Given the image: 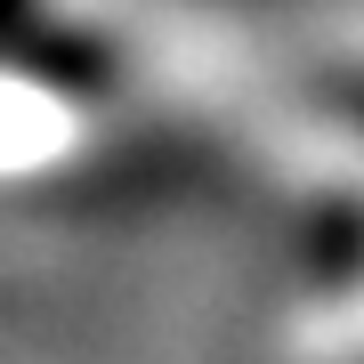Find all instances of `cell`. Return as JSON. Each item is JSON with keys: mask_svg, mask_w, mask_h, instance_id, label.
<instances>
[{"mask_svg": "<svg viewBox=\"0 0 364 364\" xmlns=\"http://www.w3.org/2000/svg\"><path fill=\"white\" fill-rule=\"evenodd\" d=\"M308 267L324 284H356L364 275V210L356 203H324L308 227Z\"/></svg>", "mask_w": 364, "mask_h": 364, "instance_id": "6da1fadb", "label": "cell"}, {"mask_svg": "<svg viewBox=\"0 0 364 364\" xmlns=\"http://www.w3.org/2000/svg\"><path fill=\"white\" fill-rule=\"evenodd\" d=\"M332 97H340V105H348V114L364 122V73H348V81H340V90H332Z\"/></svg>", "mask_w": 364, "mask_h": 364, "instance_id": "3957f363", "label": "cell"}, {"mask_svg": "<svg viewBox=\"0 0 364 364\" xmlns=\"http://www.w3.org/2000/svg\"><path fill=\"white\" fill-rule=\"evenodd\" d=\"M41 33V0H0V49H25V41Z\"/></svg>", "mask_w": 364, "mask_h": 364, "instance_id": "7a4b0ae2", "label": "cell"}]
</instances>
